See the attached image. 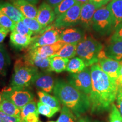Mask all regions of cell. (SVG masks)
Wrapping results in <instances>:
<instances>
[{"label":"cell","instance_id":"1","mask_svg":"<svg viewBox=\"0 0 122 122\" xmlns=\"http://www.w3.org/2000/svg\"><path fill=\"white\" fill-rule=\"evenodd\" d=\"M92 91L89 96L92 114L108 110L117 98L118 88L115 81L107 75L98 63L91 66Z\"/></svg>","mask_w":122,"mask_h":122},{"label":"cell","instance_id":"2","mask_svg":"<svg viewBox=\"0 0 122 122\" xmlns=\"http://www.w3.org/2000/svg\"><path fill=\"white\" fill-rule=\"evenodd\" d=\"M53 93L60 103L71 110L77 118L91 109L89 96L62 79L56 81Z\"/></svg>","mask_w":122,"mask_h":122},{"label":"cell","instance_id":"3","mask_svg":"<svg viewBox=\"0 0 122 122\" xmlns=\"http://www.w3.org/2000/svg\"><path fill=\"white\" fill-rule=\"evenodd\" d=\"M38 68L26 62L23 58L15 61L10 86L16 89H25L32 83L33 79L39 72Z\"/></svg>","mask_w":122,"mask_h":122},{"label":"cell","instance_id":"4","mask_svg":"<svg viewBox=\"0 0 122 122\" xmlns=\"http://www.w3.org/2000/svg\"><path fill=\"white\" fill-rule=\"evenodd\" d=\"M103 45L91 36H85L77 45L76 55L83 60L86 67L98 63L99 55Z\"/></svg>","mask_w":122,"mask_h":122},{"label":"cell","instance_id":"5","mask_svg":"<svg viewBox=\"0 0 122 122\" xmlns=\"http://www.w3.org/2000/svg\"><path fill=\"white\" fill-rule=\"evenodd\" d=\"M93 30L101 35H109L115 29V22L111 11L107 6L96 10L92 24Z\"/></svg>","mask_w":122,"mask_h":122},{"label":"cell","instance_id":"6","mask_svg":"<svg viewBox=\"0 0 122 122\" xmlns=\"http://www.w3.org/2000/svg\"><path fill=\"white\" fill-rule=\"evenodd\" d=\"M63 29L54 27L52 24L44 29L39 36H34L33 40L27 50H30L41 46L51 45L60 40V35Z\"/></svg>","mask_w":122,"mask_h":122},{"label":"cell","instance_id":"7","mask_svg":"<svg viewBox=\"0 0 122 122\" xmlns=\"http://www.w3.org/2000/svg\"><path fill=\"white\" fill-rule=\"evenodd\" d=\"M1 94L3 99L11 102L20 109L33 100V94L25 89H16L10 86L3 89Z\"/></svg>","mask_w":122,"mask_h":122},{"label":"cell","instance_id":"8","mask_svg":"<svg viewBox=\"0 0 122 122\" xmlns=\"http://www.w3.org/2000/svg\"><path fill=\"white\" fill-rule=\"evenodd\" d=\"M81 5L76 3L65 13L57 16L52 24L58 28L64 29L77 25L80 23Z\"/></svg>","mask_w":122,"mask_h":122},{"label":"cell","instance_id":"9","mask_svg":"<svg viewBox=\"0 0 122 122\" xmlns=\"http://www.w3.org/2000/svg\"><path fill=\"white\" fill-rule=\"evenodd\" d=\"M68 82L79 91L89 96L92 91L91 68L86 67L83 71L76 74H71L67 78Z\"/></svg>","mask_w":122,"mask_h":122},{"label":"cell","instance_id":"10","mask_svg":"<svg viewBox=\"0 0 122 122\" xmlns=\"http://www.w3.org/2000/svg\"><path fill=\"white\" fill-rule=\"evenodd\" d=\"M56 81L50 71L39 72L33 79L32 84L37 89L46 93H51L54 89Z\"/></svg>","mask_w":122,"mask_h":122},{"label":"cell","instance_id":"11","mask_svg":"<svg viewBox=\"0 0 122 122\" xmlns=\"http://www.w3.org/2000/svg\"><path fill=\"white\" fill-rule=\"evenodd\" d=\"M56 18L54 9L46 2L39 6L36 19L44 28H46L54 22Z\"/></svg>","mask_w":122,"mask_h":122},{"label":"cell","instance_id":"12","mask_svg":"<svg viewBox=\"0 0 122 122\" xmlns=\"http://www.w3.org/2000/svg\"><path fill=\"white\" fill-rule=\"evenodd\" d=\"M98 65L107 75L115 81L118 76V72L122 64V61H117L106 56L99 59Z\"/></svg>","mask_w":122,"mask_h":122},{"label":"cell","instance_id":"13","mask_svg":"<svg viewBox=\"0 0 122 122\" xmlns=\"http://www.w3.org/2000/svg\"><path fill=\"white\" fill-rule=\"evenodd\" d=\"M23 58L28 63L38 69L50 71V58L41 57L32 50H27V53Z\"/></svg>","mask_w":122,"mask_h":122},{"label":"cell","instance_id":"14","mask_svg":"<svg viewBox=\"0 0 122 122\" xmlns=\"http://www.w3.org/2000/svg\"><path fill=\"white\" fill-rule=\"evenodd\" d=\"M97 9V7L89 1L82 5L79 24L84 28L88 30L92 26L93 15Z\"/></svg>","mask_w":122,"mask_h":122},{"label":"cell","instance_id":"15","mask_svg":"<svg viewBox=\"0 0 122 122\" xmlns=\"http://www.w3.org/2000/svg\"><path fill=\"white\" fill-rule=\"evenodd\" d=\"M85 37L84 32L78 28H68L62 30L60 40L65 43L77 45Z\"/></svg>","mask_w":122,"mask_h":122},{"label":"cell","instance_id":"16","mask_svg":"<svg viewBox=\"0 0 122 122\" xmlns=\"http://www.w3.org/2000/svg\"><path fill=\"white\" fill-rule=\"evenodd\" d=\"M9 1L21 12L24 17L36 19L38 9L34 4L25 0H9Z\"/></svg>","mask_w":122,"mask_h":122},{"label":"cell","instance_id":"17","mask_svg":"<svg viewBox=\"0 0 122 122\" xmlns=\"http://www.w3.org/2000/svg\"><path fill=\"white\" fill-rule=\"evenodd\" d=\"M33 37L24 35L12 31L10 36V42L14 48L17 49L22 50L28 48L33 40Z\"/></svg>","mask_w":122,"mask_h":122},{"label":"cell","instance_id":"18","mask_svg":"<svg viewBox=\"0 0 122 122\" xmlns=\"http://www.w3.org/2000/svg\"><path fill=\"white\" fill-rule=\"evenodd\" d=\"M66 43L61 40L58 41L51 45H46L32 49L36 54L43 58H49L56 54Z\"/></svg>","mask_w":122,"mask_h":122},{"label":"cell","instance_id":"19","mask_svg":"<svg viewBox=\"0 0 122 122\" xmlns=\"http://www.w3.org/2000/svg\"><path fill=\"white\" fill-rule=\"evenodd\" d=\"M0 11L6 15L15 23L22 20L24 16L21 12L10 2L1 3Z\"/></svg>","mask_w":122,"mask_h":122},{"label":"cell","instance_id":"20","mask_svg":"<svg viewBox=\"0 0 122 122\" xmlns=\"http://www.w3.org/2000/svg\"><path fill=\"white\" fill-rule=\"evenodd\" d=\"M107 57L117 61H122V41L111 42L105 48Z\"/></svg>","mask_w":122,"mask_h":122},{"label":"cell","instance_id":"21","mask_svg":"<svg viewBox=\"0 0 122 122\" xmlns=\"http://www.w3.org/2000/svg\"><path fill=\"white\" fill-rule=\"evenodd\" d=\"M113 16L115 22V28L122 23V0H111L107 5Z\"/></svg>","mask_w":122,"mask_h":122},{"label":"cell","instance_id":"22","mask_svg":"<svg viewBox=\"0 0 122 122\" xmlns=\"http://www.w3.org/2000/svg\"><path fill=\"white\" fill-rule=\"evenodd\" d=\"M69 59L61 57L50 58V71L61 73L66 70Z\"/></svg>","mask_w":122,"mask_h":122},{"label":"cell","instance_id":"23","mask_svg":"<svg viewBox=\"0 0 122 122\" xmlns=\"http://www.w3.org/2000/svg\"><path fill=\"white\" fill-rule=\"evenodd\" d=\"M37 93L39 97L40 101L53 109L58 110L59 111L61 110V103L56 96H53L48 93L40 91H38Z\"/></svg>","mask_w":122,"mask_h":122},{"label":"cell","instance_id":"24","mask_svg":"<svg viewBox=\"0 0 122 122\" xmlns=\"http://www.w3.org/2000/svg\"><path fill=\"white\" fill-rule=\"evenodd\" d=\"M0 111L8 115L20 117V109L11 102L7 100L3 99L0 102Z\"/></svg>","mask_w":122,"mask_h":122},{"label":"cell","instance_id":"25","mask_svg":"<svg viewBox=\"0 0 122 122\" xmlns=\"http://www.w3.org/2000/svg\"><path fill=\"white\" fill-rule=\"evenodd\" d=\"M77 45L66 43L63 46L56 54L49 58L54 57H61L65 58H72L76 55Z\"/></svg>","mask_w":122,"mask_h":122},{"label":"cell","instance_id":"26","mask_svg":"<svg viewBox=\"0 0 122 122\" xmlns=\"http://www.w3.org/2000/svg\"><path fill=\"white\" fill-rule=\"evenodd\" d=\"M86 67L84 62L80 58L74 57L69 60L66 71L71 74H76L83 71Z\"/></svg>","mask_w":122,"mask_h":122},{"label":"cell","instance_id":"27","mask_svg":"<svg viewBox=\"0 0 122 122\" xmlns=\"http://www.w3.org/2000/svg\"><path fill=\"white\" fill-rule=\"evenodd\" d=\"M10 64V58L4 45L0 44V75L5 76Z\"/></svg>","mask_w":122,"mask_h":122},{"label":"cell","instance_id":"28","mask_svg":"<svg viewBox=\"0 0 122 122\" xmlns=\"http://www.w3.org/2000/svg\"><path fill=\"white\" fill-rule=\"evenodd\" d=\"M22 21L25 25L32 32L33 34H40L45 28H44L36 19H30L23 16Z\"/></svg>","mask_w":122,"mask_h":122},{"label":"cell","instance_id":"29","mask_svg":"<svg viewBox=\"0 0 122 122\" xmlns=\"http://www.w3.org/2000/svg\"><path fill=\"white\" fill-rule=\"evenodd\" d=\"M77 117L67 107L63 106L57 122H77Z\"/></svg>","mask_w":122,"mask_h":122},{"label":"cell","instance_id":"30","mask_svg":"<svg viewBox=\"0 0 122 122\" xmlns=\"http://www.w3.org/2000/svg\"><path fill=\"white\" fill-rule=\"evenodd\" d=\"M76 3L77 2L75 0H63L54 8L56 17L65 13L73 6H74Z\"/></svg>","mask_w":122,"mask_h":122},{"label":"cell","instance_id":"31","mask_svg":"<svg viewBox=\"0 0 122 122\" xmlns=\"http://www.w3.org/2000/svg\"><path fill=\"white\" fill-rule=\"evenodd\" d=\"M38 113L44 115L49 118H51L56 112H58V110L53 109L48 105L44 104L41 102H38L37 103Z\"/></svg>","mask_w":122,"mask_h":122},{"label":"cell","instance_id":"32","mask_svg":"<svg viewBox=\"0 0 122 122\" xmlns=\"http://www.w3.org/2000/svg\"><path fill=\"white\" fill-rule=\"evenodd\" d=\"M15 25V22L0 11V28L6 29L10 32H12L14 30Z\"/></svg>","mask_w":122,"mask_h":122},{"label":"cell","instance_id":"33","mask_svg":"<svg viewBox=\"0 0 122 122\" xmlns=\"http://www.w3.org/2000/svg\"><path fill=\"white\" fill-rule=\"evenodd\" d=\"M20 110V118L23 120L28 114L38 112L37 103L34 101H32L23 107Z\"/></svg>","mask_w":122,"mask_h":122},{"label":"cell","instance_id":"34","mask_svg":"<svg viewBox=\"0 0 122 122\" xmlns=\"http://www.w3.org/2000/svg\"><path fill=\"white\" fill-rule=\"evenodd\" d=\"M13 31H15L20 34L27 36H32L33 33L27 27L22 20L15 23L14 30Z\"/></svg>","mask_w":122,"mask_h":122},{"label":"cell","instance_id":"35","mask_svg":"<svg viewBox=\"0 0 122 122\" xmlns=\"http://www.w3.org/2000/svg\"><path fill=\"white\" fill-rule=\"evenodd\" d=\"M111 111L110 112V122H122V116L118 108L113 103L111 105Z\"/></svg>","mask_w":122,"mask_h":122},{"label":"cell","instance_id":"36","mask_svg":"<svg viewBox=\"0 0 122 122\" xmlns=\"http://www.w3.org/2000/svg\"><path fill=\"white\" fill-rule=\"evenodd\" d=\"M0 119L2 122H22L20 117L8 115L0 111Z\"/></svg>","mask_w":122,"mask_h":122},{"label":"cell","instance_id":"37","mask_svg":"<svg viewBox=\"0 0 122 122\" xmlns=\"http://www.w3.org/2000/svg\"><path fill=\"white\" fill-rule=\"evenodd\" d=\"M122 41V23H120L115 28V32L111 36L110 42Z\"/></svg>","mask_w":122,"mask_h":122},{"label":"cell","instance_id":"38","mask_svg":"<svg viewBox=\"0 0 122 122\" xmlns=\"http://www.w3.org/2000/svg\"><path fill=\"white\" fill-rule=\"evenodd\" d=\"M39 114L38 112L30 114L28 115H27L22 121H24L25 122H39Z\"/></svg>","mask_w":122,"mask_h":122},{"label":"cell","instance_id":"39","mask_svg":"<svg viewBox=\"0 0 122 122\" xmlns=\"http://www.w3.org/2000/svg\"><path fill=\"white\" fill-rule=\"evenodd\" d=\"M110 0H89V2L94 5L97 9L101 8L105 5L107 4Z\"/></svg>","mask_w":122,"mask_h":122},{"label":"cell","instance_id":"40","mask_svg":"<svg viewBox=\"0 0 122 122\" xmlns=\"http://www.w3.org/2000/svg\"><path fill=\"white\" fill-rule=\"evenodd\" d=\"M9 32H10L9 30H6V29L0 28V44L4 41Z\"/></svg>","mask_w":122,"mask_h":122},{"label":"cell","instance_id":"41","mask_svg":"<svg viewBox=\"0 0 122 122\" xmlns=\"http://www.w3.org/2000/svg\"><path fill=\"white\" fill-rule=\"evenodd\" d=\"M117 98V102H118V109L122 116V93H118Z\"/></svg>","mask_w":122,"mask_h":122},{"label":"cell","instance_id":"42","mask_svg":"<svg viewBox=\"0 0 122 122\" xmlns=\"http://www.w3.org/2000/svg\"><path fill=\"white\" fill-rule=\"evenodd\" d=\"M63 0H45V1L47 4L50 5L51 7L54 8L55 7L57 6L59 4L63 1Z\"/></svg>","mask_w":122,"mask_h":122},{"label":"cell","instance_id":"43","mask_svg":"<svg viewBox=\"0 0 122 122\" xmlns=\"http://www.w3.org/2000/svg\"><path fill=\"white\" fill-rule=\"evenodd\" d=\"M115 83L117 85V86H118V88L120 85V84L122 83V64L121 66H120L119 70L118 78H117V80L115 81Z\"/></svg>","mask_w":122,"mask_h":122},{"label":"cell","instance_id":"44","mask_svg":"<svg viewBox=\"0 0 122 122\" xmlns=\"http://www.w3.org/2000/svg\"><path fill=\"white\" fill-rule=\"evenodd\" d=\"M77 122H90V120L87 117H84V118H80Z\"/></svg>","mask_w":122,"mask_h":122},{"label":"cell","instance_id":"45","mask_svg":"<svg viewBox=\"0 0 122 122\" xmlns=\"http://www.w3.org/2000/svg\"><path fill=\"white\" fill-rule=\"evenodd\" d=\"M75 1L77 3H79V4H80L81 5H83L84 4H85V3L88 2L89 0H75Z\"/></svg>","mask_w":122,"mask_h":122},{"label":"cell","instance_id":"46","mask_svg":"<svg viewBox=\"0 0 122 122\" xmlns=\"http://www.w3.org/2000/svg\"><path fill=\"white\" fill-rule=\"evenodd\" d=\"M25 1H28V2L32 3V4L35 5V4H37V3L39 2L40 0H25Z\"/></svg>","mask_w":122,"mask_h":122},{"label":"cell","instance_id":"47","mask_svg":"<svg viewBox=\"0 0 122 122\" xmlns=\"http://www.w3.org/2000/svg\"><path fill=\"white\" fill-rule=\"evenodd\" d=\"M118 93H122V83L118 86Z\"/></svg>","mask_w":122,"mask_h":122},{"label":"cell","instance_id":"48","mask_svg":"<svg viewBox=\"0 0 122 122\" xmlns=\"http://www.w3.org/2000/svg\"><path fill=\"white\" fill-rule=\"evenodd\" d=\"M3 100V97H2V94L0 93V102H1V101Z\"/></svg>","mask_w":122,"mask_h":122},{"label":"cell","instance_id":"49","mask_svg":"<svg viewBox=\"0 0 122 122\" xmlns=\"http://www.w3.org/2000/svg\"><path fill=\"white\" fill-rule=\"evenodd\" d=\"M57 122V121H49V122Z\"/></svg>","mask_w":122,"mask_h":122},{"label":"cell","instance_id":"50","mask_svg":"<svg viewBox=\"0 0 122 122\" xmlns=\"http://www.w3.org/2000/svg\"><path fill=\"white\" fill-rule=\"evenodd\" d=\"M93 122H100V121H94Z\"/></svg>","mask_w":122,"mask_h":122},{"label":"cell","instance_id":"51","mask_svg":"<svg viewBox=\"0 0 122 122\" xmlns=\"http://www.w3.org/2000/svg\"><path fill=\"white\" fill-rule=\"evenodd\" d=\"M0 122H2V120H1V119H0Z\"/></svg>","mask_w":122,"mask_h":122},{"label":"cell","instance_id":"52","mask_svg":"<svg viewBox=\"0 0 122 122\" xmlns=\"http://www.w3.org/2000/svg\"><path fill=\"white\" fill-rule=\"evenodd\" d=\"M0 7H1V3H0Z\"/></svg>","mask_w":122,"mask_h":122},{"label":"cell","instance_id":"53","mask_svg":"<svg viewBox=\"0 0 122 122\" xmlns=\"http://www.w3.org/2000/svg\"><path fill=\"white\" fill-rule=\"evenodd\" d=\"M22 122H24V121H22Z\"/></svg>","mask_w":122,"mask_h":122}]
</instances>
